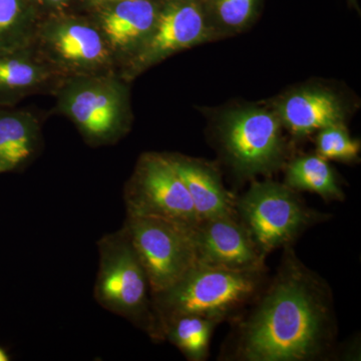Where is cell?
<instances>
[{
	"label": "cell",
	"instance_id": "1",
	"mask_svg": "<svg viewBox=\"0 0 361 361\" xmlns=\"http://www.w3.org/2000/svg\"><path fill=\"white\" fill-rule=\"evenodd\" d=\"M243 317L235 318L219 360L319 361L334 357L338 334L334 293L293 246Z\"/></svg>",
	"mask_w": 361,
	"mask_h": 361
},
{
	"label": "cell",
	"instance_id": "2",
	"mask_svg": "<svg viewBox=\"0 0 361 361\" xmlns=\"http://www.w3.org/2000/svg\"><path fill=\"white\" fill-rule=\"evenodd\" d=\"M267 273L197 263L170 288L152 295L161 330L164 323L180 315L209 316L222 322L230 317L235 319L262 290Z\"/></svg>",
	"mask_w": 361,
	"mask_h": 361
},
{
	"label": "cell",
	"instance_id": "3",
	"mask_svg": "<svg viewBox=\"0 0 361 361\" xmlns=\"http://www.w3.org/2000/svg\"><path fill=\"white\" fill-rule=\"evenodd\" d=\"M130 82L118 73L63 78L54 90L56 110L90 146L122 139L132 125Z\"/></svg>",
	"mask_w": 361,
	"mask_h": 361
},
{
	"label": "cell",
	"instance_id": "4",
	"mask_svg": "<svg viewBox=\"0 0 361 361\" xmlns=\"http://www.w3.org/2000/svg\"><path fill=\"white\" fill-rule=\"evenodd\" d=\"M99 253L97 303L129 320L154 341H163L148 276L125 227L99 240Z\"/></svg>",
	"mask_w": 361,
	"mask_h": 361
},
{
	"label": "cell",
	"instance_id": "5",
	"mask_svg": "<svg viewBox=\"0 0 361 361\" xmlns=\"http://www.w3.org/2000/svg\"><path fill=\"white\" fill-rule=\"evenodd\" d=\"M237 217L266 256L293 246L303 233L331 219L330 214L310 208L299 192L284 183L254 180L236 198Z\"/></svg>",
	"mask_w": 361,
	"mask_h": 361
},
{
	"label": "cell",
	"instance_id": "6",
	"mask_svg": "<svg viewBox=\"0 0 361 361\" xmlns=\"http://www.w3.org/2000/svg\"><path fill=\"white\" fill-rule=\"evenodd\" d=\"M33 47L63 78L116 73L115 59L89 16H44Z\"/></svg>",
	"mask_w": 361,
	"mask_h": 361
},
{
	"label": "cell",
	"instance_id": "7",
	"mask_svg": "<svg viewBox=\"0 0 361 361\" xmlns=\"http://www.w3.org/2000/svg\"><path fill=\"white\" fill-rule=\"evenodd\" d=\"M123 227L146 271L152 295L170 288L198 263L195 227L130 215Z\"/></svg>",
	"mask_w": 361,
	"mask_h": 361
},
{
	"label": "cell",
	"instance_id": "8",
	"mask_svg": "<svg viewBox=\"0 0 361 361\" xmlns=\"http://www.w3.org/2000/svg\"><path fill=\"white\" fill-rule=\"evenodd\" d=\"M281 126L277 116L262 109L235 111L223 118L220 142L237 175H267L283 165L286 146Z\"/></svg>",
	"mask_w": 361,
	"mask_h": 361
},
{
	"label": "cell",
	"instance_id": "9",
	"mask_svg": "<svg viewBox=\"0 0 361 361\" xmlns=\"http://www.w3.org/2000/svg\"><path fill=\"white\" fill-rule=\"evenodd\" d=\"M127 215L194 228L200 223L189 192L166 154L140 157L125 189Z\"/></svg>",
	"mask_w": 361,
	"mask_h": 361
},
{
	"label": "cell",
	"instance_id": "10",
	"mask_svg": "<svg viewBox=\"0 0 361 361\" xmlns=\"http://www.w3.org/2000/svg\"><path fill=\"white\" fill-rule=\"evenodd\" d=\"M215 35L210 13L199 0H161L153 32L116 73L130 82L151 66Z\"/></svg>",
	"mask_w": 361,
	"mask_h": 361
},
{
	"label": "cell",
	"instance_id": "11",
	"mask_svg": "<svg viewBox=\"0 0 361 361\" xmlns=\"http://www.w3.org/2000/svg\"><path fill=\"white\" fill-rule=\"evenodd\" d=\"M193 236L198 262L243 272L268 271L267 256L237 216L200 221Z\"/></svg>",
	"mask_w": 361,
	"mask_h": 361
},
{
	"label": "cell",
	"instance_id": "12",
	"mask_svg": "<svg viewBox=\"0 0 361 361\" xmlns=\"http://www.w3.org/2000/svg\"><path fill=\"white\" fill-rule=\"evenodd\" d=\"M161 0L116 2L90 11L116 63V71L139 51L153 32Z\"/></svg>",
	"mask_w": 361,
	"mask_h": 361
},
{
	"label": "cell",
	"instance_id": "13",
	"mask_svg": "<svg viewBox=\"0 0 361 361\" xmlns=\"http://www.w3.org/2000/svg\"><path fill=\"white\" fill-rule=\"evenodd\" d=\"M61 80L33 45L0 52V106L11 108L26 97L54 90Z\"/></svg>",
	"mask_w": 361,
	"mask_h": 361
},
{
	"label": "cell",
	"instance_id": "14",
	"mask_svg": "<svg viewBox=\"0 0 361 361\" xmlns=\"http://www.w3.org/2000/svg\"><path fill=\"white\" fill-rule=\"evenodd\" d=\"M166 155L184 182L200 221L237 216V197L226 189L212 166L178 154Z\"/></svg>",
	"mask_w": 361,
	"mask_h": 361
},
{
	"label": "cell",
	"instance_id": "15",
	"mask_svg": "<svg viewBox=\"0 0 361 361\" xmlns=\"http://www.w3.org/2000/svg\"><path fill=\"white\" fill-rule=\"evenodd\" d=\"M278 118L292 135L299 137L344 123L341 102L322 90L293 92L278 106Z\"/></svg>",
	"mask_w": 361,
	"mask_h": 361
},
{
	"label": "cell",
	"instance_id": "16",
	"mask_svg": "<svg viewBox=\"0 0 361 361\" xmlns=\"http://www.w3.org/2000/svg\"><path fill=\"white\" fill-rule=\"evenodd\" d=\"M42 145V125L32 111L0 106V174L25 168Z\"/></svg>",
	"mask_w": 361,
	"mask_h": 361
},
{
	"label": "cell",
	"instance_id": "17",
	"mask_svg": "<svg viewBox=\"0 0 361 361\" xmlns=\"http://www.w3.org/2000/svg\"><path fill=\"white\" fill-rule=\"evenodd\" d=\"M284 184L297 192L317 194L325 201L342 202L345 199L334 169L326 159L317 154L292 159L285 170Z\"/></svg>",
	"mask_w": 361,
	"mask_h": 361
},
{
	"label": "cell",
	"instance_id": "18",
	"mask_svg": "<svg viewBox=\"0 0 361 361\" xmlns=\"http://www.w3.org/2000/svg\"><path fill=\"white\" fill-rule=\"evenodd\" d=\"M222 322L209 316L186 314L161 325L164 341H170L190 361H205L216 327Z\"/></svg>",
	"mask_w": 361,
	"mask_h": 361
},
{
	"label": "cell",
	"instance_id": "19",
	"mask_svg": "<svg viewBox=\"0 0 361 361\" xmlns=\"http://www.w3.org/2000/svg\"><path fill=\"white\" fill-rule=\"evenodd\" d=\"M42 18L35 0H0V52L32 47Z\"/></svg>",
	"mask_w": 361,
	"mask_h": 361
},
{
	"label": "cell",
	"instance_id": "20",
	"mask_svg": "<svg viewBox=\"0 0 361 361\" xmlns=\"http://www.w3.org/2000/svg\"><path fill=\"white\" fill-rule=\"evenodd\" d=\"M316 154L327 161L353 163L360 158V142L350 137L344 123H337L318 130Z\"/></svg>",
	"mask_w": 361,
	"mask_h": 361
},
{
	"label": "cell",
	"instance_id": "21",
	"mask_svg": "<svg viewBox=\"0 0 361 361\" xmlns=\"http://www.w3.org/2000/svg\"><path fill=\"white\" fill-rule=\"evenodd\" d=\"M211 13L226 30H243L255 18L261 0H210Z\"/></svg>",
	"mask_w": 361,
	"mask_h": 361
},
{
	"label": "cell",
	"instance_id": "22",
	"mask_svg": "<svg viewBox=\"0 0 361 361\" xmlns=\"http://www.w3.org/2000/svg\"><path fill=\"white\" fill-rule=\"evenodd\" d=\"M42 16L66 13L73 0H35Z\"/></svg>",
	"mask_w": 361,
	"mask_h": 361
},
{
	"label": "cell",
	"instance_id": "23",
	"mask_svg": "<svg viewBox=\"0 0 361 361\" xmlns=\"http://www.w3.org/2000/svg\"><path fill=\"white\" fill-rule=\"evenodd\" d=\"M82 4L89 11L99 8V7L108 6V4H116V2L133 1V0H82Z\"/></svg>",
	"mask_w": 361,
	"mask_h": 361
},
{
	"label": "cell",
	"instance_id": "24",
	"mask_svg": "<svg viewBox=\"0 0 361 361\" xmlns=\"http://www.w3.org/2000/svg\"><path fill=\"white\" fill-rule=\"evenodd\" d=\"M7 360H9V356L6 355V353L4 350V349L0 348V361Z\"/></svg>",
	"mask_w": 361,
	"mask_h": 361
},
{
	"label": "cell",
	"instance_id": "25",
	"mask_svg": "<svg viewBox=\"0 0 361 361\" xmlns=\"http://www.w3.org/2000/svg\"><path fill=\"white\" fill-rule=\"evenodd\" d=\"M349 4H353L355 7L357 6V0H348Z\"/></svg>",
	"mask_w": 361,
	"mask_h": 361
},
{
	"label": "cell",
	"instance_id": "26",
	"mask_svg": "<svg viewBox=\"0 0 361 361\" xmlns=\"http://www.w3.org/2000/svg\"><path fill=\"white\" fill-rule=\"evenodd\" d=\"M199 1L204 2V4H205V2L208 1V0H199Z\"/></svg>",
	"mask_w": 361,
	"mask_h": 361
}]
</instances>
